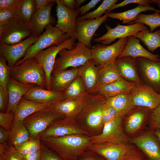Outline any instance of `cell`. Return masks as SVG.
<instances>
[{
	"instance_id": "1",
	"label": "cell",
	"mask_w": 160,
	"mask_h": 160,
	"mask_svg": "<svg viewBox=\"0 0 160 160\" xmlns=\"http://www.w3.org/2000/svg\"><path fill=\"white\" fill-rule=\"evenodd\" d=\"M40 140L63 160H76L92 144L90 136L80 134L48 137Z\"/></svg>"
},
{
	"instance_id": "2",
	"label": "cell",
	"mask_w": 160,
	"mask_h": 160,
	"mask_svg": "<svg viewBox=\"0 0 160 160\" xmlns=\"http://www.w3.org/2000/svg\"><path fill=\"white\" fill-rule=\"evenodd\" d=\"M106 99L98 93L91 94L82 110L75 118L91 136L98 135L102 130V114Z\"/></svg>"
},
{
	"instance_id": "3",
	"label": "cell",
	"mask_w": 160,
	"mask_h": 160,
	"mask_svg": "<svg viewBox=\"0 0 160 160\" xmlns=\"http://www.w3.org/2000/svg\"><path fill=\"white\" fill-rule=\"evenodd\" d=\"M10 77L20 83L33 84L46 89L44 71L34 57L10 68Z\"/></svg>"
},
{
	"instance_id": "4",
	"label": "cell",
	"mask_w": 160,
	"mask_h": 160,
	"mask_svg": "<svg viewBox=\"0 0 160 160\" xmlns=\"http://www.w3.org/2000/svg\"><path fill=\"white\" fill-rule=\"evenodd\" d=\"M58 55L53 72L65 70L70 67H79L92 59L91 49L79 42L73 48L63 49Z\"/></svg>"
},
{
	"instance_id": "5",
	"label": "cell",
	"mask_w": 160,
	"mask_h": 160,
	"mask_svg": "<svg viewBox=\"0 0 160 160\" xmlns=\"http://www.w3.org/2000/svg\"><path fill=\"white\" fill-rule=\"evenodd\" d=\"M70 37L66 33L52 25H48L36 42L28 48L24 57L18 61L15 65L19 64L28 58L34 57L38 52L46 48L61 44Z\"/></svg>"
},
{
	"instance_id": "6",
	"label": "cell",
	"mask_w": 160,
	"mask_h": 160,
	"mask_svg": "<svg viewBox=\"0 0 160 160\" xmlns=\"http://www.w3.org/2000/svg\"><path fill=\"white\" fill-rule=\"evenodd\" d=\"M76 39L70 37L61 44L51 46L37 53L34 57L44 69L46 79V89L51 90L50 80L56 56L62 49H72L77 43Z\"/></svg>"
},
{
	"instance_id": "7",
	"label": "cell",
	"mask_w": 160,
	"mask_h": 160,
	"mask_svg": "<svg viewBox=\"0 0 160 160\" xmlns=\"http://www.w3.org/2000/svg\"><path fill=\"white\" fill-rule=\"evenodd\" d=\"M64 118L49 105L25 118L23 122L31 138H38L56 120Z\"/></svg>"
},
{
	"instance_id": "8",
	"label": "cell",
	"mask_w": 160,
	"mask_h": 160,
	"mask_svg": "<svg viewBox=\"0 0 160 160\" xmlns=\"http://www.w3.org/2000/svg\"><path fill=\"white\" fill-rule=\"evenodd\" d=\"M123 116H117L105 123L99 134L90 136L92 144H127L129 141L122 127Z\"/></svg>"
},
{
	"instance_id": "9",
	"label": "cell",
	"mask_w": 160,
	"mask_h": 160,
	"mask_svg": "<svg viewBox=\"0 0 160 160\" xmlns=\"http://www.w3.org/2000/svg\"><path fill=\"white\" fill-rule=\"evenodd\" d=\"M4 26V31L0 36V44H16L33 34L30 23L18 16L9 20Z\"/></svg>"
},
{
	"instance_id": "10",
	"label": "cell",
	"mask_w": 160,
	"mask_h": 160,
	"mask_svg": "<svg viewBox=\"0 0 160 160\" xmlns=\"http://www.w3.org/2000/svg\"><path fill=\"white\" fill-rule=\"evenodd\" d=\"M128 37L119 39L109 45L97 44L91 49L92 59L99 68L111 63H114L125 48Z\"/></svg>"
},
{
	"instance_id": "11",
	"label": "cell",
	"mask_w": 160,
	"mask_h": 160,
	"mask_svg": "<svg viewBox=\"0 0 160 160\" xmlns=\"http://www.w3.org/2000/svg\"><path fill=\"white\" fill-rule=\"evenodd\" d=\"M74 134L91 136L75 119L64 118L55 120L45 131L38 135L37 138L40 139L48 137H59Z\"/></svg>"
},
{
	"instance_id": "12",
	"label": "cell",
	"mask_w": 160,
	"mask_h": 160,
	"mask_svg": "<svg viewBox=\"0 0 160 160\" xmlns=\"http://www.w3.org/2000/svg\"><path fill=\"white\" fill-rule=\"evenodd\" d=\"M107 32L102 36L93 39V41L104 45L109 44L115 39L133 36L138 32L148 29L144 24L137 23L127 25H122L118 23L117 25L112 28L105 24Z\"/></svg>"
},
{
	"instance_id": "13",
	"label": "cell",
	"mask_w": 160,
	"mask_h": 160,
	"mask_svg": "<svg viewBox=\"0 0 160 160\" xmlns=\"http://www.w3.org/2000/svg\"><path fill=\"white\" fill-rule=\"evenodd\" d=\"M57 20L55 26L67 34L70 37L76 39V20L79 12L65 6L60 0H56Z\"/></svg>"
},
{
	"instance_id": "14",
	"label": "cell",
	"mask_w": 160,
	"mask_h": 160,
	"mask_svg": "<svg viewBox=\"0 0 160 160\" xmlns=\"http://www.w3.org/2000/svg\"><path fill=\"white\" fill-rule=\"evenodd\" d=\"M88 149L105 160H126L135 152L132 146L128 144H92Z\"/></svg>"
},
{
	"instance_id": "15",
	"label": "cell",
	"mask_w": 160,
	"mask_h": 160,
	"mask_svg": "<svg viewBox=\"0 0 160 160\" xmlns=\"http://www.w3.org/2000/svg\"><path fill=\"white\" fill-rule=\"evenodd\" d=\"M136 58L141 79L160 94V59L155 62L143 58Z\"/></svg>"
},
{
	"instance_id": "16",
	"label": "cell",
	"mask_w": 160,
	"mask_h": 160,
	"mask_svg": "<svg viewBox=\"0 0 160 160\" xmlns=\"http://www.w3.org/2000/svg\"><path fill=\"white\" fill-rule=\"evenodd\" d=\"M39 37L33 34L16 44L11 45L0 44V55L5 58L8 66L12 68L20 59L24 57L27 49L36 42Z\"/></svg>"
},
{
	"instance_id": "17",
	"label": "cell",
	"mask_w": 160,
	"mask_h": 160,
	"mask_svg": "<svg viewBox=\"0 0 160 160\" xmlns=\"http://www.w3.org/2000/svg\"><path fill=\"white\" fill-rule=\"evenodd\" d=\"M133 107H142L152 110L160 104V94L144 83L131 92Z\"/></svg>"
},
{
	"instance_id": "18",
	"label": "cell",
	"mask_w": 160,
	"mask_h": 160,
	"mask_svg": "<svg viewBox=\"0 0 160 160\" xmlns=\"http://www.w3.org/2000/svg\"><path fill=\"white\" fill-rule=\"evenodd\" d=\"M90 95L88 93L76 97L65 99L50 106L63 118L75 119L82 110Z\"/></svg>"
},
{
	"instance_id": "19",
	"label": "cell",
	"mask_w": 160,
	"mask_h": 160,
	"mask_svg": "<svg viewBox=\"0 0 160 160\" xmlns=\"http://www.w3.org/2000/svg\"><path fill=\"white\" fill-rule=\"evenodd\" d=\"M107 13L97 19H87L76 22V38L89 48L92 46L91 40L95 32L104 22L107 20Z\"/></svg>"
},
{
	"instance_id": "20",
	"label": "cell",
	"mask_w": 160,
	"mask_h": 160,
	"mask_svg": "<svg viewBox=\"0 0 160 160\" xmlns=\"http://www.w3.org/2000/svg\"><path fill=\"white\" fill-rule=\"evenodd\" d=\"M131 142L140 148L149 160H160V145L153 133H148L135 137Z\"/></svg>"
},
{
	"instance_id": "21",
	"label": "cell",
	"mask_w": 160,
	"mask_h": 160,
	"mask_svg": "<svg viewBox=\"0 0 160 160\" xmlns=\"http://www.w3.org/2000/svg\"><path fill=\"white\" fill-rule=\"evenodd\" d=\"M23 98L49 105L65 99L63 92L48 90L37 86L29 90Z\"/></svg>"
},
{
	"instance_id": "22",
	"label": "cell",
	"mask_w": 160,
	"mask_h": 160,
	"mask_svg": "<svg viewBox=\"0 0 160 160\" xmlns=\"http://www.w3.org/2000/svg\"><path fill=\"white\" fill-rule=\"evenodd\" d=\"M99 68L92 59L78 67V76L81 78L87 92L97 93Z\"/></svg>"
},
{
	"instance_id": "23",
	"label": "cell",
	"mask_w": 160,
	"mask_h": 160,
	"mask_svg": "<svg viewBox=\"0 0 160 160\" xmlns=\"http://www.w3.org/2000/svg\"><path fill=\"white\" fill-rule=\"evenodd\" d=\"M115 63L122 78L140 84L144 83L139 76L137 58L130 57L117 58Z\"/></svg>"
},
{
	"instance_id": "24",
	"label": "cell",
	"mask_w": 160,
	"mask_h": 160,
	"mask_svg": "<svg viewBox=\"0 0 160 160\" xmlns=\"http://www.w3.org/2000/svg\"><path fill=\"white\" fill-rule=\"evenodd\" d=\"M124 57H142L155 62H158L160 59V55L152 54L140 44V40L133 36L128 37L125 48L117 58Z\"/></svg>"
},
{
	"instance_id": "25",
	"label": "cell",
	"mask_w": 160,
	"mask_h": 160,
	"mask_svg": "<svg viewBox=\"0 0 160 160\" xmlns=\"http://www.w3.org/2000/svg\"><path fill=\"white\" fill-rule=\"evenodd\" d=\"M36 86L20 83L10 77L7 86L9 102L6 112L14 113L17 104L23 96Z\"/></svg>"
},
{
	"instance_id": "26",
	"label": "cell",
	"mask_w": 160,
	"mask_h": 160,
	"mask_svg": "<svg viewBox=\"0 0 160 160\" xmlns=\"http://www.w3.org/2000/svg\"><path fill=\"white\" fill-rule=\"evenodd\" d=\"M54 3H52L45 8L36 10L30 23L33 34L39 36L44 32L47 25L56 23L55 19L51 14Z\"/></svg>"
},
{
	"instance_id": "27",
	"label": "cell",
	"mask_w": 160,
	"mask_h": 160,
	"mask_svg": "<svg viewBox=\"0 0 160 160\" xmlns=\"http://www.w3.org/2000/svg\"><path fill=\"white\" fill-rule=\"evenodd\" d=\"M78 67L52 72L51 78L50 89L64 92L78 76Z\"/></svg>"
},
{
	"instance_id": "28",
	"label": "cell",
	"mask_w": 160,
	"mask_h": 160,
	"mask_svg": "<svg viewBox=\"0 0 160 160\" xmlns=\"http://www.w3.org/2000/svg\"><path fill=\"white\" fill-rule=\"evenodd\" d=\"M139 84L121 78L100 87L97 93L108 98L120 94L131 93Z\"/></svg>"
},
{
	"instance_id": "29",
	"label": "cell",
	"mask_w": 160,
	"mask_h": 160,
	"mask_svg": "<svg viewBox=\"0 0 160 160\" xmlns=\"http://www.w3.org/2000/svg\"><path fill=\"white\" fill-rule=\"evenodd\" d=\"M48 105L22 98L14 112L15 117L13 124L18 121H23L30 115Z\"/></svg>"
},
{
	"instance_id": "30",
	"label": "cell",
	"mask_w": 160,
	"mask_h": 160,
	"mask_svg": "<svg viewBox=\"0 0 160 160\" xmlns=\"http://www.w3.org/2000/svg\"><path fill=\"white\" fill-rule=\"evenodd\" d=\"M105 104L114 108L120 116L124 117L134 107L132 104L131 93L107 98Z\"/></svg>"
},
{
	"instance_id": "31",
	"label": "cell",
	"mask_w": 160,
	"mask_h": 160,
	"mask_svg": "<svg viewBox=\"0 0 160 160\" xmlns=\"http://www.w3.org/2000/svg\"><path fill=\"white\" fill-rule=\"evenodd\" d=\"M147 11L159 12H160V10L156 9L150 4L147 6L138 4L136 7L124 12L116 13L110 12L107 13L108 17L121 20L123 24H130L135 20L140 14Z\"/></svg>"
},
{
	"instance_id": "32",
	"label": "cell",
	"mask_w": 160,
	"mask_h": 160,
	"mask_svg": "<svg viewBox=\"0 0 160 160\" xmlns=\"http://www.w3.org/2000/svg\"><path fill=\"white\" fill-rule=\"evenodd\" d=\"M30 134L23 121L14 124L9 132V144L15 148L31 139Z\"/></svg>"
},
{
	"instance_id": "33",
	"label": "cell",
	"mask_w": 160,
	"mask_h": 160,
	"mask_svg": "<svg viewBox=\"0 0 160 160\" xmlns=\"http://www.w3.org/2000/svg\"><path fill=\"white\" fill-rule=\"evenodd\" d=\"M121 78L115 62L106 65L99 69L97 91L100 87Z\"/></svg>"
},
{
	"instance_id": "34",
	"label": "cell",
	"mask_w": 160,
	"mask_h": 160,
	"mask_svg": "<svg viewBox=\"0 0 160 160\" xmlns=\"http://www.w3.org/2000/svg\"><path fill=\"white\" fill-rule=\"evenodd\" d=\"M133 36L141 40L151 52L160 47V30L151 32L148 29L139 32Z\"/></svg>"
},
{
	"instance_id": "35",
	"label": "cell",
	"mask_w": 160,
	"mask_h": 160,
	"mask_svg": "<svg viewBox=\"0 0 160 160\" xmlns=\"http://www.w3.org/2000/svg\"><path fill=\"white\" fill-rule=\"evenodd\" d=\"M145 117L146 113L143 110H137L131 112L125 122L126 132L131 134L136 132L141 126Z\"/></svg>"
},
{
	"instance_id": "36",
	"label": "cell",
	"mask_w": 160,
	"mask_h": 160,
	"mask_svg": "<svg viewBox=\"0 0 160 160\" xmlns=\"http://www.w3.org/2000/svg\"><path fill=\"white\" fill-rule=\"evenodd\" d=\"M117 0H104L101 4L95 10L86 13L82 16L78 17L76 22L87 19H92L99 18L103 14L116 4Z\"/></svg>"
},
{
	"instance_id": "37",
	"label": "cell",
	"mask_w": 160,
	"mask_h": 160,
	"mask_svg": "<svg viewBox=\"0 0 160 160\" xmlns=\"http://www.w3.org/2000/svg\"><path fill=\"white\" fill-rule=\"evenodd\" d=\"M160 12H155L154 13L148 15L140 14L135 20L129 24L137 23H143L148 26L151 32H153L156 28L160 26Z\"/></svg>"
},
{
	"instance_id": "38",
	"label": "cell",
	"mask_w": 160,
	"mask_h": 160,
	"mask_svg": "<svg viewBox=\"0 0 160 160\" xmlns=\"http://www.w3.org/2000/svg\"><path fill=\"white\" fill-rule=\"evenodd\" d=\"M36 10L34 0H22L16 12L18 16L25 21L30 23Z\"/></svg>"
},
{
	"instance_id": "39",
	"label": "cell",
	"mask_w": 160,
	"mask_h": 160,
	"mask_svg": "<svg viewBox=\"0 0 160 160\" xmlns=\"http://www.w3.org/2000/svg\"><path fill=\"white\" fill-rule=\"evenodd\" d=\"M63 93L65 99H68L77 97L89 93L81 78L78 76Z\"/></svg>"
},
{
	"instance_id": "40",
	"label": "cell",
	"mask_w": 160,
	"mask_h": 160,
	"mask_svg": "<svg viewBox=\"0 0 160 160\" xmlns=\"http://www.w3.org/2000/svg\"><path fill=\"white\" fill-rule=\"evenodd\" d=\"M0 160H24L14 146L6 142L0 144Z\"/></svg>"
},
{
	"instance_id": "41",
	"label": "cell",
	"mask_w": 160,
	"mask_h": 160,
	"mask_svg": "<svg viewBox=\"0 0 160 160\" xmlns=\"http://www.w3.org/2000/svg\"><path fill=\"white\" fill-rule=\"evenodd\" d=\"M42 143L38 138H31L15 148L22 155L26 154L41 149Z\"/></svg>"
},
{
	"instance_id": "42",
	"label": "cell",
	"mask_w": 160,
	"mask_h": 160,
	"mask_svg": "<svg viewBox=\"0 0 160 160\" xmlns=\"http://www.w3.org/2000/svg\"><path fill=\"white\" fill-rule=\"evenodd\" d=\"M5 58L0 55V86L4 89L7 88V84L10 77V68Z\"/></svg>"
},
{
	"instance_id": "43",
	"label": "cell",
	"mask_w": 160,
	"mask_h": 160,
	"mask_svg": "<svg viewBox=\"0 0 160 160\" xmlns=\"http://www.w3.org/2000/svg\"><path fill=\"white\" fill-rule=\"evenodd\" d=\"M149 125L152 131L160 129V104L151 110L149 115Z\"/></svg>"
},
{
	"instance_id": "44",
	"label": "cell",
	"mask_w": 160,
	"mask_h": 160,
	"mask_svg": "<svg viewBox=\"0 0 160 160\" xmlns=\"http://www.w3.org/2000/svg\"><path fill=\"white\" fill-rule=\"evenodd\" d=\"M14 113L0 112V126L9 132L11 129L14 119Z\"/></svg>"
},
{
	"instance_id": "45",
	"label": "cell",
	"mask_w": 160,
	"mask_h": 160,
	"mask_svg": "<svg viewBox=\"0 0 160 160\" xmlns=\"http://www.w3.org/2000/svg\"><path fill=\"white\" fill-rule=\"evenodd\" d=\"M117 116H120L116 110L105 104L102 114V121L103 126L105 123Z\"/></svg>"
},
{
	"instance_id": "46",
	"label": "cell",
	"mask_w": 160,
	"mask_h": 160,
	"mask_svg": "<svg viewBox=\"0 0 160 160\" xmlns=\"http://www.w3.org/2000/svg\"><path fill=\"white\" fill-rule=\"evenodd\" d=\"M9 102V96L7 88L0 86V112L6 113Z\"/></svg>"
},
{
	"instance_id": "47",
	"label": "cell",
	"mask_w": 160,
	"mask_h": 160,
	"mask_svg": "<svg viewBox=\"0 0 160 160\" xmlns=\"http://www.w3.org/2000/svg\"><path fill=\"white\" fill-rule=\"evenodd\" d=\"M22 1V0H0V10L16 11Z\"/></svg>"
},
{
	"instance_id": "48",
	"label": "cell",
	"mask_w": 160,
	"mask_h": 160,
	"mask_svg": "<svg viewBox=\"0 0 160 160\" xmlns=\"http://www.w3.org/2000/svg\"><path fill=\"white\" fill-rule=\"evenodd\" d=\"M41 150V160H63L57 155L47 148L42 143Z\"/></svg>"
},
{
	"instance_id": "49",
	"label": "cell",
	"mask_w": 160,
	"mask_h": 160,
	"mask_svg": "<svg viewBox=\"0 0 160 160\" xmlns=\"http://www.w3.org/2000/svg\"><path fill=\"white\" fill-rule=\"evenodd\" d=\"M131 4H138L147 6L150 5V0H125L120 3L114 5L106 12V13L110 12L115 9L123 7Z\"/></svg>"
},
{
	"instance_id": "50",
	"label": "cell",
	"mask_w": 160,
	"mask_h": 160,
	"mask_svg": "<svg viewBox=\"0 0 160 160\" xmlns=\"http://www.w3.org/2000/svg\"><path fill=\"white\" fill-rule=\"evenodd\" d=\"M17 16L16 11L0 10V25L6 24L10 19Z\"/></svg>"
},
{
	"instance_id": "51",
	"label": "cell",
	"mask_w": 160,
	"mask_h": 160,
	"mask_svg": "<svg viewBox=\"0 0 160 160\" xmlns=\"http://www.w3.org/2000/svg\"><path fill=\"white\" fill-rule=\"evenodd\" d=\"M76 160H105L100 155L89 150L83 153Z\"/></svg>"
},
{
	"instance_id": "52",
	"label": "cell",
	"mask_w": 160,
	"mask_h": 160,
	"mask_svg": "<svg viewBox=\"0 0 160 160\" xmlns=\"http://www.w3.org/2000/svg\"><path fill=\"white\" fill-rule=\"evenodd\" d=\"M100 1V0H92L85 5L77 9L79 12V14L81 16H82L91 9L94 8Z\"/></svg>"
},
{
	"instance_id": "53",
	"label": "cell",
	"mask_w": 160,
	"mask_h": 160,
	"mask_svg": "<svg viewBox=\"0 0 160 160\" xmlns=\"http://www.w3.org/2000/svg\"><path fill=\"white\" fill-rule=\"evenodd\" d=\"M22 156L24 160H41V150Z\"/></svg>"
},
{
	"instance_id": "54",
	"label": "cell",
	"mask_w": 160,
	"mask_h": 160,
	"mask_svg": "<svg viewBox=\"0 0 160 160\" xmlns=\"http://www.w3.org/2000/svg\"><path fill=\"white\" fill-rule=\"evenodd\" d=\"M36 10L45 8L55 2L53 0H35Z\"/></svg>"
},
{
	"instance_id": "55",
	"label": "cell",
	"mask_w": 160,
	"mask_h": 160,
	"mask_svg": "<svg viewBox=\"0 0 160 160\" xmlns=\"http://www.w3.org/2000/svg\"><path fill=\"white\" fill-rule=\"evenodd\" d=\"M9 138V132L0 126V144L8 141Z\"/></svg>"
},
{
	"instance_id": "56",
	"label": "cell",
	"mask_w": 160,
	"mask_h": 160,
	"mask_svg": "<svg viewBox=\"0 0 160 160\" xmlns=\"http://www.w3.org/2000/svg\"><path fill=\"white\" fill-rule=\"evenodd\" d=\"M62 4L68 8L75 10V0H60Z\"/></svg>"
},
{
	"instance_id": "57",
	"label": "cell",
	"mask_w": 160,
	"mask_h": 160,
	"mask_svg": "<svg viewBox=\"0 0 160 160\" xmlns=\"http://www.w3.org/2000/svg\"><path fill=\"white\" fill-rule=\"evenodd\" d=\"M126 160H142L138 156L135 151Z\"/></svg>"
},
{
	"instance_id": "58",
	"label": "cell",
	"mask_w": 160,
	"mask_h": 160,
	"mask_svg": "<svg viewBox=\"0 0 160 160\" xmlns=\"http://www.w3.org/2000/svg\"><path fill=\"white\" fill-rule=\"evenodd\" d=\"M154 133L160 145V129H156L154 131Z\"/></svg>"
},
{
	"instance_id": "59",
	"label": "cell",
	"mask_w": 160,
	"mask_h": 160,
	"mask_svg": "<svg viewBox=\"0 0 160 160\" xmlns=\"http://www.w3.org/2000/svg\"><path fill=\"white\" fill-rule=\"evenodd\" d=\"M86 1V0H75V8H76V9H78L79 7L83 3Z\"/></svg>"
},
{
	"instance_id": "60",
	"label": "cell",
	"mask_w": 160,
	"mask_h": 160,
	"mask_svg": "<svg viewBox=\"0 0 160 160\" xmlns=\"http://www.w3.org/2000/svg\"><path fill=\"white\" fill-rule=\"evenodd\" d=\"M150 4H156L160 10V0H150Z\"/></svg>"
}]
</instances>
